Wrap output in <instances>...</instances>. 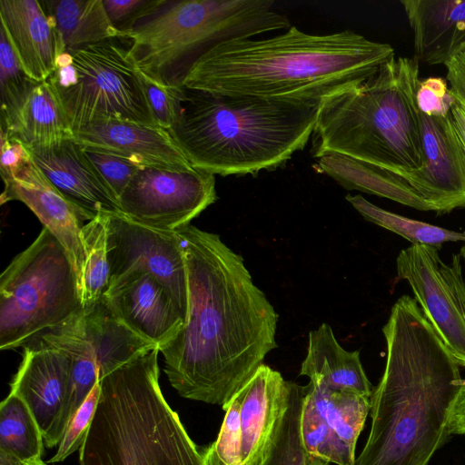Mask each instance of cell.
I'll list each match as a JSON object with an SVG mask.
<instances>
[{
    "label": "cell",
    "instance_id": "46",
    "mask_svg": "<svg viewBox=\"0 0 465 465\" xmlns=\"http://www.w3.org/2000/svg\"><path fill=\"white\" fill-rule=\"evenodd\" d=\"M22 465H47L42 459L23 462Z\"/></svg>",
    "mask_w": 465,
    "mask_h": 465
},
{
    "label": "cell",
    "instance_id": "26",
    "mask_svg": "<svg viewBox=\"0 0 465 465\" xmlns=\"http://www.w3.org/2000/svg\"><path fill=\"white\" fill-rule=\"evenodd\" d=\"M317 170L346 190L384 197L420 211H434L405 182L384 169L346 156L327 154L319 158Z\"/></svg>",
    "mask_w": 465,
    "mask_h": 465
},
{
    "label": "cell",
    "instance_id": "38",
    "mask_svg": "<svg viewBox=\"0 0 465 465\" xmlns=\"http://www.w3.org/2000/svg\"><path fill=\"white\" fill-rule=\"evenodd\" d=\"M33 80L25 74L5 31L0 29V93L1 102L23 89Z\"/></svg>",
    "mask_w": 465,
    "mask_h": 465
},
{
    "label": "cell",
    "instance_id": "31",
    "mask_svg": "<svg viewBox=\"0 0 465 465\" xmlns=\"http://www.w3.org/2000/svg\"><path fill=\"white\" fill-rule=\"evenodd\" d=\"M345 199L366 221L399 234L411 244L430 245L439 250L448 242H465V232H456L404 217L384 210L359 194H347Z\"/></svg>",
    "mask_w": 465,
    "mask_h": 465
},
{
    "label": "cell",
    "instance_id": "7",
    "mask_svg": "<svg viewBox=\"0 0 465 465\" xmlns=\"http://www.w3.org/2000/svg\"><path fill=\"white\" fill-rule=\"evenodd\" d=\"M271 0H153L127 28L136 68L155 83L182 86L192 65L216 45L288 29Z\"/></svg>",
    "mask_w": 465,
    "mask_h": 465
},
{
    "label": "cell",
    "instance_id": "23",
    "mask_svg": "<svg viewBox=\"0 0 465 465\" xmlns=\"http://www.w3.org/2000/svg\"><path fill=\"white\" fill-rule=\"evenodd\" d=\"M300 375L316 387L353 391L367 397L372 386L362 367L359 351L344 350L325 322L309 333V342Z\"/></svg>",
    "mask_w": 465,
    "mask_h": 465
},
{
    "label": "cell",
    "instance_id": "18",
    "mask_svg": "<svg viewBox=\"0 0 465 465\" xmlns=\"http://www.w3.org/2000/svg\"><path fill=\"white\" fill-rule=\"evenodd\" d=\"M83 148L116 155L143 166L186 172L194 168L171 134L158 126L123 121H104L74 132Z\"/></svg>",
    "mask_w": 465,
    "mask_h": 465
},
{
    "label": "cell",
    "instance_id": "24",
    "mask_svg": "<svg viewBox=\"0 0 465 465\" xmlns=\"http://www.w3.org/2000/svg\"><path fill=\"white\" fill-rule=\"evenodd\" d=\"M57 33L62 53L113 40L125 33L108 18L103 0H49L42 2Z\"/></svg>",
    "mask_w": 465,
    "mask_h": 465
},
{
    "label": "cell",
    "instance_id": "9",
    "mask_svg": "<svg viewBox=\"0 0 465 465\" xmlns=\"http://www.w3.org/2000/svg\"><path fill=\"white\" fill-rule=\"evenodd\" d=\"M48 82L73 134L104 121L157 125L140 72L117 40L61 53Z\"/></svg>",
    "mask_w": 465,
    "mask_h": 465
},
{
    "label": "cell",
    "instance_id": "19",
    "mask_svg": "<svg viewBox=\"0 0 465 465\" xmlns=\"http://www.w3.org/2000/svg\"><path fill=\"white\" fill-rule=\"evenodd\" d=\"M292 381L262 363L240 390L242 465H259L290 401Z\"/></svg>",
    "mask_w": 465,
    "mask_h": 465
},
{
    "label": "cell",
    "instance_id": "25",
    "mask_svg": "<svg viewBox=\"0 0 465 465\" xmlns=\"http://www.w3.org/2000/svg\"><path fill=\"white\" fill-rule=\"evenodd\" d=\"M84 328L94 350L99 380L157 348L116 317L103 298L91 310L84 311Z\"/></svg>",
    "mask_w": 465,
    "mask_h": 465
},
{
    "label": "cell",
    "instance_id": "8",
    "mask_svg": "<svg viewBox=\"0 0 465 465\" xmlns=\"http://www.w3.org/2000/svg\"><path fill=\"white\" fill-rule=\"evenodd\" d=\"M81 309L70 257L44 227L0 276V349L23 347Z\"/></svg>",
    "mask_w": 465,
    "mask_h": 465
},
{
    "label": "cell",
    "instance_id": "21",
    "mask_svg": "<svg viewBox=\"0 0 465 465\" xmlns=\"http://www.w3.org/2000/svg\"><path fill=\"white\" fill-rule=\"evenodd\" d=\"M0 20L1 28L28 78L35 82L48 80L55 69L62 48L43 3L0 0Z\"/></svg>",
    "mask_w": 465,
    "mask_h": 465
},
{
    "label": "cell",
    "instance_id": "2",
    "mask_svg": "<svg viewBox=\"0 0 465 465\" xmlns=\"http://www.w3.org/2000/svg\"><path fill=\"white\" fill-rule=\"evenodd\" d=\"M382 332L385 369L370 397L371 430L355 465H429L451 435L460 365L410 295L395 302Z\"/></svg>",
    "mask_w": 465,
    "mask_h": 465
},
{
    "label": "cell",
    "instance_id": "15",
    "mask_svg": "<svg viewBox=\"0 0 465 465\" xmlns=\"http://www.w3.org/2000/svg\"><path fill=\"white\" fill-rule=\"evenodd\" d=\"M103 299L123 322L160 351L185 325L186 316L152 274L135 272L108 288Z\"/></svg>",
    "mask_w": 465,
    "mask_h": 465
},
{
    "label": "cell",
    "instance_id": "5",
    "mask_svg": "<svg viewBox=\"0 0 465 465\" xmlns=\"http://www.w3.org/2000/svg\"><path fill=\"white\" fill-rule=\"evenodd\" d=\"M416 58L391 57L364 82L322 101L311 136L314 158L346 156L399 178L424 164Z\"/></svg>",
    "mask_w": 465,
    "mask_h": 465
},
{
    "label": "cell",
    "instance_id": "17",
    "mask_svg": "<svg viewBox=\"0 0 465 465\" xmlns=\"http://www.w3.org/2000/svg\"><path fill=\"white\" fill-rule=\"evenodd\" d=\"M37 166L76 208L83 222L123 213L118 198L84 149L73 139L47 149L28 150Z\"/></svg>",
    "mask_w": 465,
    "mask_h": 465
},
{
    "label": "cell",
    "instance_id": "44",
    "mask_svg": "<svg viewBox=\"0 0 465 465\" xmlns=\"http://www.w3.org/2000/svg\"><path fill=\"white\" fill-rule=\"evenodd\" d=\"M203 453L204 465H221L213 450V444L209 445L204 450H203Z\"/></svg>",
    "mask_w": 465,
    "mask_h": 465
},
{
    "label": "cell",
    "instance_id": "33",
    "mask_svg": "<svg viewBox=\"0 0 465 465\" xmlns=\"http://www.w3.org/2000/svg\"><path fill=\"white\" fill-rule=\"evenodd\" d=\"M300 430L302 445L308 454L331 464L355 465V453L334 437L325 419L307 394L306 389Z\"/></svg>",
    "mask_w": 465,
    "mask_h": 465
},
{
    "label": "cell",
    "instance_id": "45",
    "mask_svg": "<svg viewBox=\"0 0 465 465\" xmlns=\"http://www.w3.org/2000/svg\"><path fill=\"white\" fill-rule=\"evenodd\" d=\"M23 462L15 457L0 450V465H22Z\"/></svg>",
    "mask_w": 465,
    "mask_h": 465
},
{
    "label": "cell",
    "instance_id": "11",
    "mask_svg": "<svg viewBox=\"0 0 465 465\" xmlns=\"http://www.w3.org/2000/svg\"><path fill=\"white\" fill-rule=\"evenodd\" d=\"M217 200L215 175L141 167L121 195L122 213L143 226L177 232Z\"/></svg>",
    "mask_w": 465,
    "mask_h": 465
},
{
    "label": "cell",
    "instance_id": "13",
    "mask_svg": "<svg viewBox=\"0 0 465 465\" xmlns=\"http://www.w3.org/2000/svg\"><path fill=\"white\" fill-rule=\"evenodd\" d=\"M22 362L9 393L21 398L33 413L45 445L61 441L73 417V387L69 356L41 336L24 346Z\"/></svg>",
    "mask_w": 465,
    "mask_h": 465
},
{
    "label": "cell",
    "instance_id": "35",
    "mask_svg": "<svg viewBox=\"0 0 465 465\" xmlns=\"http://www.w3.org/2000/svg\"><path fill=\"white\" fill-rule=\"evenodd\" d=\"M240 407L241 392L239 391L225 409L218 437L212 443L221 465H242Z\"/></svg>",
    "mask_w": 465,
    "mask_h": 465
},
{
    "label": "cell",
    "instance_id": "32",
    "mask_svg": "<svg viewBox=\"0 0 465 465\" xmlns=\"http://www.w3.org/2000/svg\"><path fill=\"white\" fill-rule=\"evenodd\" d=\"M304 393V386L292 381L288 408L259 465H331L308 454L302 445L300 425Z\"/></svg>",
    "mask_w": 465,
    "mask_h": 465
},
{
    "label": "cell",
    "instance_id": "43",
    "mask_svg": "<svg viewBox=\"0 0 465 465\" xmlns=\"http://www.w3.org/2000/svg\"><path fill=\"white\" fill-rule=\"evenodd\" d=\"M449 428L451 435L465 436V380L454 399L449 419Z\"/></svg>",
    "mask_w": 465,
    "mask_h": 465
},
{
    "label": "cell",
    "instance_id": "22",
    "mask_svg": "<svg viewBox=\"0 0 465 465\" xmlns=\"http://www.w3.org/2000/svg\"><path fill=\"white\" fill-rule=\"evenodd\" d=\"M415 58L445 65L465 50V0H402Z\"/></svg>",
    "mask_w": 465,
    "mask_h": 465
},
{
    "label": "cell",
    "instance_id": "20",
    "mask_svg": "<svg viewBox=\"0 0 465 465\" xmlns=\"http://www.w3.org/2000/svg\"><path fill=\"white\" fill-rule=\"evenodd\" d=\"M0 131L28 150L54 147L74 134L48 80L31 81L1 102Z\"/></svg>",
    "mask_w": 465,
    "mask_h": 465
},
{
    "label": "cell",
    "instance_id": "41",
    "mask_svg": "<svg viewBox=\"0 0 465 465\" xmlns=\"http://www.w3.org/2000/svg\"><path fill=\"white\" fill-rule=\"evenodd\" d=\"M153 0H103L104 9L111 23L119 30L124 31Z\"/></svg>",
    "mask_w": 465,
    "mask_h": 465
},
{
    "label": "cell",
    "instance_id": "4",
    "mask_svg": "<svg viewBox=\"0 0 465 465\" xmlns=\"http://www.w3.org/2000/svg\"><path fill=\"white\" fill-rule=\"evenodd\" d=\"M322 103L182 86L177 119L168 132L194 169L222 176L256 174L285 165L306 146Z\"/></svg>",
    "mask_w": 465,
    "mask_h": 465
},
{
    "label": "cell",
    "instance_id": "6",
    "mask_svg": "<svg viewBox=\"0 0 465 465\" xmlns=\"http://www.w3.org/2000/svg\"><path fill=\"white\" fill-rule=\"evenodd\" d=\"M155 348L100 381L98 405L79 465H204L159 384Z\"/></svg>",
    "mask_w": 465,
    "mask_h": 465
},
{
    "label": "cell",
    "instance_id": "10",
    "mask_svg": "<svg viewBox=\"0 0 465 465\" xmlns=\"http://www.w3.org/2000/svg\"><path fill=\"white\" fill-rule=\"evenodd\" d=\"M396 268L427 321L458 364L465 367V280L460 255L453 254L447 264L437 248L411 244L400 252Z\"/></svg>",
    "mask_w": 465,
    "mask_h": 465
},
{
    "label": "cell",
    "instance_id": "14",
    "mask_svg": "<svg viewBox=\"0 0 465 465\" xmlns=\"http://www.w3.org/2000/svg\"><path fill=\"white\" fill-rule=\"evenodd\" d=\"M420 116L424 164L400 179L438 213L465 208V148L451 115L431 117L420 112Z\"/></svg>",
    "mask_w": 465,
    "mask_h": 465
},
{
    "label": "cell",
    "instance_id": "40",
    "mask_svg": "<svg viewBox=\"0 0 465 465\" xmlns=\"http://www.w3.org/2000/svg\"><path fill=\"white\" fill-rule=\"evenodd\" d=\"M446 80L453 97L450 115L459 137L465 148V50L445 65Z\"/></svg>",
    "mask_w": 465,
    "mask_h": 465
},
{
    "label": "cell",
    "instance_id": "42",
    "mask_svg": "<svg viewBox=\"0 0 465 465\" xmlns=\"http://www.w3.org/2000/svg\"><path fill=\"white\" fill-rule=\"evenodd\" d=\"M0 172L1 176L5 177L15 172L25 164L31 158V154L23 143L9 139L2 131H0Z\"/></svg>",
    "mask_w": 465,
    "mask_h": 465
},
{
    "label": "cell",
    "instance_id": "3",
    "mask_svg": "<svg viewBox=\"0 0 465 465\" xmlns=\"http://www.w3.org/2000/svg\"><path fill=\"white\" fill-rule=\"evenodd\" d=\"M393 56L389 44L351 30L311 35L291 26L269 38H237L216 45L192 65L182 86L322 103L364 82Z\"/></svg>",
    "mask_w": 465,
    "mask_h": 465
},
{
    "label": "cell",
    "instance_id": "36",
    "mask_svg": "<svg viewBox=\"0 0 465 465\" xmlns=\"http://www.w3.org/2000/svg\"><path fill=\"white\" fill-rule=\"evenodd\" d=\"M140 75L150 109L157 125L169 131L177 119L182 86L162 85L141 72Z\"/></svg>",
    "mask_w": 465,
    "mask_h": 465
},
{
    "label": "cell",
    "instance_id": "39",
    "mask_svg": "<svg viewBox=\"0 0 465 465\" xmlns=\"http://www.w3.org/2000/svg\"><path fill=\"white\" fill-rule=\"evenodd\" d=\"M417 105L422 114L444 117L450 114L453 97L446 79L428 77L420 81L416 93Z\"/></svg>",
    "mask_w": 465,
    "mask_h": 465
},
{
    "label": "cell",
    "instance_id": "34",
    "mask_svg": "<svg viewBox=\"0 0 465 465\" xmlns=\"http://www.w3.org/2000/svg\"><path fill=\"white\" fill-rule=\"evenodd\" d=\"M101 393L100 381L69 421L58 449L48 462H61L79 450L84 444L94 419Z\"/></svg>",
    "mask_w": 465,
    "mask_h": 465
},
{
    "label": "cell",
    "instance_id": "47",
    "mask_svg": "<svg viewBox=\"0 0 465 465\" xmlns=\"http://www.w3.org/2000/svg\"><path fill=\"white\" fill-rule=\"evenodd\" d=\"M460 257H462L465 261V242H464V244L463 246L460 248Z\"/></svg>",
    "mask_w": 465,
    "mask_h": 465
},
{
    "label": "cell",
    "instance_id": "1",
    "mask_svg": "<svg viewBox=\"0 0 465 465\" xmlns=\"http://www.w3.org/2000/svg\"><path fill=\"white\" fill-rule=\"evenodd\" d=\"M185 260L184 327L161 352L183 398L223 411L277 347L278 314L254 284L243 258L218 234L189 224L175 232Z\"/></svg>",
    "mask_w": 465,
    "mask_h": 465
},
{
    "label": "cell",
    "instance_id": "16",
    "mask_svg": "<svg viewBox=\"0 0 465 465\" xmlns=\"http://www.w3.org/2000/svg\"><path fill=\"white\" fill-rule=\"evenodd\" d=\"M0 203L20 201L64 247L76 273L79 293L84 267L81 241L83 221L76 208L56 189L31 158L18 170L2 177Z\"/></svg>",
    "mask_w": 465,
    "mask_h": 465
},
{
    "label": "cell",
    "instance_id": "30",
    "mask_svg": "<svg viewBox=\"0 0 465 465\" xmlns=\"http://www.w3.org/2000/svg\"><path fill=\"white\" fill-rule=\"evenodd\" d=\"M107 233L108 215L106 214L96 216L81 230L84 267L80 300L85 312L91 310L102 300L109 286Z\"/></svg>",
    "mask_w": 465,
    "mask_h": 465
},
{
    "label": "cell",
    "instance_id": "27",
    "mask_svg": "<svg viewBox=\"0 0 465 465\" xmlns=\"http://www.w3.org/2000/svg\"><path fill=\"white\" fill-rule=\"evenodd\" d=\"M38 336L70 358L74 415L99 381L94 350L85 332L84 309Z\"/></svg>",
    "mask_w": 465,
    "mask_h": 465
},
{
    "label": "cell",
    "instance_id": "29",
    "mask_svg": "<svg viewBox=\"0 0 465 465\" xmlns=\"http://www.w3.org/2000/svg\"><path fill=\"white\" fill-rule=\"evenodd\" d=\"M44 445L30 409L21 398L9 393L0 405V450L25 462L41 459Z\"/></svg>",
    "mask_w": 465,
    "mask_h": 465
},
{
    "label": "cell",
    "instance_id": "37",
    "mask_svg": "<svg viewBox=\"0 0 465 465\" xmlns=\"http://www.w3.org/2000/svg\"><path fill=\"white\" fill-rule=\"evenodd\" d=\"M84 149L119 201V196L124 188L143 166L116 155Z\"/></svg>",
    "mask_w": 465,
    "mask_h": 465
},
{
    "label": "cell",
    "instance_id": "12",
    "mask_svg": "<svg viewBox=\"0 0 465 465\" xmlns=\"http://www.w3.org/2000/svg\"><path fill=\"white\" fill-rule=\"evenodd\" d=\"M107 252L110 265L108 288L135 272H148L168 290L187 317L186 265L175 232L143 226L124 213L110 214Z\"/></svg>",
    "mask_w": 465,
    "mask_h": 465
},
{
    "label": "cell",
    "instance_id": "28",
    "mask_svg": "<svg viewBox=\"0 0 465 465\" xmlns=\"http://www.w3.org/2000/svg\"><path fill=\"white\" fill-rule=\"evenodd\" d=\"M305 389L334 437L355 453L358 438L370 413V397L348 391L325 390L311 382Z\"/></svg>",
    "mask_w": 465,
    "mask_h": 465
}]
</instances>
